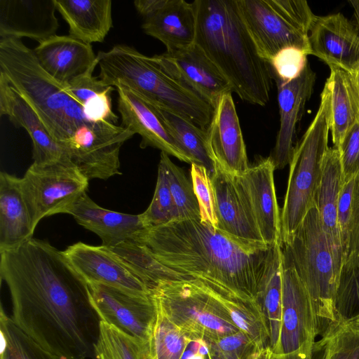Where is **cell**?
<instances>
[{
    "label": "cell",
    "mask_w": 359,
    "mask_h": 359,
    "mask_svg": "<svg viewBox=\"0 0 359 359\" xmlns=\"http://www.w3.org/2000/svg\"><path fill=\"white\" fill-rule=\"evenodd\" d=\"M349 256L359 257V175L354 179L352 195L351 213L346 258Z\"/></svg>",
    "instance_id": "cell-46"
},
{
    "label": "cell",
    "mask_w": 359,
    "mask_h": 359,
    "mask_svg": "<svg viewBox=\"0 0 359 359\" xmlns=\"http://www.w3.org/2000/svg\"><path fill=\"white\" fill-rule=\"evenodd\" d=\"M307 56L294 48L279 52L268 62L273 79L287 82L297 77L308 64Z\"/></svg>",
    "instance_id": "cell-40"
},
{
    "label": "cell",
    "mask_w": 359,
    "mask_h": 359,
    "mask_svg": "<svg viewBox=\"0 0 359 359\" xmlns=\"http://www.w3.org/2000/svg\"><path fill=\"white\" fill-rule=\"evenodd\" d=\"M93 72L90 71L66 86L68 93L81 106L109 87L104 85L99 78L93 76Z\"/></svg>",
    "instance_id": "cell-45"
},
{
    "label": "cell",
    "mask_w": 359,
    "mask_h": 359,
    "mask_svg": "<svg viewBox=\"0 0 359 359\" xmlns=\"http://www.w3.org/2000/svg\"><path fill=\"white\" fill-rule=\"evenodd\" d=\"M346 327L359 333V310L341 323Z\"/></svg>",
    "instance_id": "cell-51"
},
{
    "label": "cell",
    "mask_w": 359,
    "mask_h": 359,
    "mask_svg": "<svg viewBox=\"0 0 359 359\" xmlns=\"http://www.w3.org/2000/svg\"><path fill=\"white\" fill-rule=\"evenodd\" d=\"M309 41L311 55L328 66L353 74L359 67V31L342 13L316 16L312 22Z\"/></svg>",
    "instance_id": "cell-17"
},
{
    "label": "cell",
    "mask_w": 359,
    "mask_h": 359,
    "mask_svg": "<svg viewBox=\"0 0 359 359\" xmlns=\"http://www.w3.org/2000/svg\"><path fill=\"white\" fill-rule=\"evenodd\" d=\"M54 0H0V39L28 37L39 42L59 27Z\"/></svg>",
    "instance_id": "cell-22"
},
{
    "label": "cell",
    "mask_w": 359,
    "mask_h": 359,
    "mask_svg": "<svg viewBox=\"0 0 359 359\" xmlns=\"http://www.w3.org/2000/svg\"><path fill=\"white\" fill-rule=\"evenodd\" d=\"M157 109L177 147L194 163L204 166L210 175L215 167L206 148V130L177 114L159 107Z\"/></svg>",
    "instance_id": "cell-30"
},
{
    "label": "cell",
    "mask_w": 359,
    "mask_h": 359,
    "mask_svg": "<svg viewBox=\"0 0 359 359\" xmlns=\"http://www.w3.org/2000/svg\"><path fill=\"white\" fill-rule=\"evenodd\" d=\"M135 240L177 273L223 296L248 300L259 297L281 245L236 238L200 219L144 229Z\"/></svg>",
    "instance_id": "cell-2"
},
{
    "label": "cell",
    "mask_w": 359,
    "mask_h": 359,
    "mask_svg": "<svg viewBox=\"0 0 359 359\" xmlns=\"http://www.w3.org/2000/svg\"><path fill=\"white\" fill-rule=\"evenodd\" d=\"M353 75L354 76L357 86L359 90V67Z\"/></svg>",
    "instance_id": "cell-55"
},
{
    "label": "cell",
    "mask_w": 359,
    "mask_h": 359,
    "mask_svg": "<svg viewBox=\"0 0 359 359\" xmlns=\"http://www.w3.org/2000/svg\"><path fill=\"white\" fill-rule=\"evenodd\" d=\"M1 355L6 359H65L51 353L20 330L4 311L0 312Z\"/></svg>",
    "instance_id": "cell-33"
},
{
    "label": "cell",
    "mask_w": 359,
    "mask_h": 359,
    "mask_svg": "<svg viewBox=\"0 0 359 359\" xmlns=\"http://www.w3.org/2000/svg\"><path fill=\"white\" fill-rule=\"evenodd\" d=\"M189 359H204L203 355L199 354L198 353H194L191 355Z\"/></svg>",
    "instance_id": "cell-56"
},
{
    "label": "cell",
    "mask_w": 359,
    "mask_h": 359,
    "mask_svg": "<svg viewBox=\"0 0 359 359\" xmlns=\"http://www.w3.org/2000/svg\"><path fill=\"white\" fill-rule=\"evenodd\" d=\"M67 214L76 222L96 233L102 245L112 248L135 239L145 229L140 215H130L107 210L95 203L86 193L71 206Z\"/></svg>",
    "instance_id": "cell-24"
},
{
    "label": "cell",
    "mask_w": 359,
    "mask_h": 359,
    "mask_svg": "<svg viewBox=\"0 0 359 359\" xmlns=\"http://www.w3.org/2000/svg\"><path fill=\"white\" fill-rule=\"evenodd\" d=\"M344 181L359 175V121L346 133L339 148Z\"/></svg>",
    "instance_id": "cell-42"
},
{
    "label": "cell",
    "mask_w": 359,
    "mask_h": 359,
    "mask_svg": "<svg viewBox=\"0 0 359 359\" xmlns=\"http://www.w3.org/2000/svg\"><path fill=\"white\" fill-rule=\"evenodd\" d=\"M281 247L311 297L318 335H327L339 325L334 299L341 264L323 229L316 204Z\"/></svg>",
    "instance_id": "cell-6"
},
{
    "label": "cell",
    "mask_w": 359,
    "mask_h": 359,
    "mask_svg": "<svg viewBox=\"0 0 359 359\" xmlns=\"http://www.w3.org/2000/svg\"><path fill=\"white\" fill-rule=\"evenodd\" d=\"M231 317L233 323L242 330L249 332V325L245 317L237 311L232 310Z\"/></svg>",
    "instance_id": "cell-50"
},
{
    "label": "cell",
    "mask_w": 359,
    "mask_h": 359,
    "mask_svg": "<svg viewBox=\"0 0 359 359\" xmlns=\"http://www.w3.org/2000/svg\"><path fill=\"white\" fill-rule=\"evenodd\" d=\"M195 43L243 101L265 106L272 75L258 53L239 13L236 0H195Z\"/></svg>",
    "instance_id": "cell-3"
},
{
    "label": "cell",
    "mask_w": 359,
    "mask_h": 359,
    "mask_svg": "<svg viewBox=\"0 0 359 359\" xmlns=\"http://www.w3.org/2000/svg\"><path fill=\"white\" fill-rule=\"evenodd\" d=\"M210 177L215 196L217 228L236 238L263 242L235 175L215 168Z\"/></svg>",
    "instance_id": "cell-23"
},
{
    "label": "cell",
    "mask_w": 359,
    "mask_h": 359,
    "mask_svg": "<svg viewBox=\"0 0 359 359\" xmlns=\"http://www.w3.org/2000/svg\"><path fill=\"white\" fill-rule=\"evenodd\" d=\"M273 165L261 158L235 178L250 208L262 241L269 245L281 243L280 212L273 180Z\"/></svg>",
    "instance_id": "cell-16"
},
{
    "label": "cell",
    "mask_w": 359,
    "mask_h": 359,
    "mask_svg": "<svg viewBox=\"0 0 359 359\" xmlns=\"http://www.w3.org/2000/svg\"><path fill=\"white\" fill-rule=\"evenodd\" d=\"M191 165V180L199 207L200 219L217 228L215 196L210 174L201 165L194 163Z\"/></svg>",
    "instance_id": "cell-39"
},
{
    "label": "cell",
    "mask_w": 359,
    "mask_h": 359,
    "mask_svg": "<svg viewBox=\"0 0 359 359\" xmlns=\"http://www.w3.org/2000/svg\"><path fill=\"white\" fill-rule=\"evenodd\" d=\"M330 92L325 83L317 113L295 144L289 164L287 187L280 212L281 243L292 234L315 205L323 159L330 147Z\"/></svg>",
    "instance_id": "cell-7"
},
{
    "label": "cell",
    "mask_w": 359,
    "mask_h": 359,
    "mask_svg": "<svg viewBox=\"0 0 359 359\" xmlns=\"http://www.w3.org/2000/svg\"><path fill=\"white\" fill-rule=\"evenodd\" d=\"M198 353L201 355H205L208 353V349L205 344H201L198 349Z\"/></svg>",
    "instance_id": "cell-53"
},
{
    "label": "cell",
    "mask_w": 359,
    "mask_h": 359,
    "mask_svg": "<svg viewBox=\"0 0 359 359\" xmlns=\"http://www.w3.org/2000/svg\"><path fill=\"white\" fill-rule=\"evenodd\" d=\"M111 249L134 271L150 290L163 280L189 278L163 266L143 244L135 239L126 241Z\"/></svg>",
    "instance_id": "cell-31"
},
{
    "label": "cell",
    "mask_w": 359,
    "mask_h": 359,
    "mask_svg": "<svg viewBox=\"0 0 359 359\" xmlns=\"http://www.w3.org/2000/svg\"><path fill=\"white\" fill-rule=\"evenodd\" d=\"M328 336L327 359H359V333L341 323Z\"/></svg>",
    "instance_id": "cell-41"
},
{
    "label": "cell",
    "mask_w": 359,
    "mask_h": 359,
    "mask_svg": "<svg viewBox=\"0 0 359 359\" xmlns=\"http://www.w3.org/2000/svg\"><path fill=\"white\" fill-rule=\"evenodd\" d=\"M328 340L327 334L316 341L311 348L288 355H279L278 359H327Z\"/></svg>",
    "instance_id": "cell-47"
},
{
    "label": "cell",
    "mask_w": 359,
    "mask_h": 359,
    "mask_svg": "<svg viewBox=\"0 0 359 359\" xmlns=\"http://www.w3.org/2000/svg\"><path fill=\"white\" fill-rule=\"evenodd\" d=\"M115 88L121 126L141 136V148L158 149L180 161L194 163L175 142L156 106L123 85L118 84Z\"/></svg>",
    "instance_id": "cell-18"
},
{
    "label": "cell",
    "mask_w": 359,
    "mask_h": 359,
    "mask_svg": "<svg viewBox=\"0 0 359 359\" xmlns=\"http://www.w3.org/2000/svg\"><path fill=\"white\" fill-rule=\"evenodd\" d=\"M354 179L344 183L338 202L337 224L343 252V262L346 258L347 252Z\"/></svg>",
    "instance_id": "cell-44"
},
{
    "label": "cell",
    "mask_w": 359,
    "mask_h": 359,
    "mask_svg": "<svg viewBox=\"0 0 359 359\" xmlns=\"http://www.w3.org/2000/svg\"><path fill=\"white\" fill-rule=\"evenodd\" d=\"M95 359H152L149 342L124 333L102 320L95 345Z\"/></svg>",
    "instance_id": "cell-32"
},
{
    "label": "cell",
    "mask_w": 359,
    "mask_h": 359,
    "mask_svg": "<svg viewBox=\"0 0 359 359\" xmlns=\"http://www.w3.org/2000/svg\"><path fill=\"white\" fill-rule=\"evenodd\" d=\"M151 57L163 70L213 108L222 95L232 93L228 81L195 43Z\"/></svg>",
    "instance_id": "cell-14"
},
{
    "label": "cell",
    "mask_w": 359,
    "mask_h": 359,
    "mask_svg": "<svg viewBox=\"0 0 359 359\" xmlns=\"http://www.w3.org/2000/svg\"><path fill=\"white\" fill-rule=\"evenodd\" d=\"M62 252L88 284H101L135 296L151 297L149 287L111 248L78 242Z\"/></svg>",
    "instance_id": "cell-13"
},
{
    "label": "cell",
    "mask_w": 359,
    "mask_h": 359,
    "mask_svg": "<svg viewBox=\"0 0 359 359\" xmlns=\"http://www.w3.org/2000/svg\"><path fill=\"white\" fill-rule=\"evenodd\" d=\"M282 325L279 355L311 348L318 335L311 297L289 256L282 249Z\"/></svg>",
    "instance_id": "cell-11"
},
{
    "label": "cell",
    "mask_w": 359,
    "mask_h": 359,
    "mask_svg": "<svg viewBox=\"0 0 359 359\" xmlns=\"http://www.w3.org/2000/svg\"><path fill=\"white\" fill-rule=\"evenodd\" d=\"M144 32L161 41L166 52L189 47L195 42L196 17L193 2L168 0L165 5L144 19Z\"/></svg>",
    "instance_id": "cell-26"
},
{
    "label": "cell",
    "mask_w": 359,
    "mask_h": 359,
    "mask_svg": "<svg viewBox=\"0 0 359 359\" xmlns=\"http://www.w3.org/2000/svg\"><path fill=\"white\" fill-rule=\"evenodd\" d=\"M132 131L107 121L88 122L60 142L71 161L90 180L121 175L119 154Z\"/></svg>",
    "instance_id": "cell-10"
},
{
    "label": "cell",
    "mask_w": 359,
    "mask_h": 359,
    "mask_svg": "<svg viewBox=\"0 0 359 359\" xmlns=\"http://www.w3.org/2000/svg\"><path fill=\"white\" fill-rule=\"evenodd\" d=\"M149 345L152 359H180L184 349L180 332L158 311Z\"/></svg>",
    "instance_id": "cell-38"
},
{
    "label": "cell",
    "mask_w": 359,
    "mask_h": 359,
    "mask_svg": "<svg viewBox=\"0 0 359 359\" xmlns=\"http://www.w3.org/2000/svg\"><path fill=\"white\" fill-rule=\"evenodd\" d=\"M0 76L29 102L60 144L79 126L90 122L66 86L43 69L21 39H0Z\"/></svg>",
    "instance_id": "cell-5"
},
{
    "label": "cell",
    "mask_w": 359,
    "mask_h": 359,
    "mask_svg": "<svg viewBox=\"0 0 359 359\" xmlns=\"http://www.w3.org/2000/svg\"><path fill=\"white\" fill-rule=\"evenodd\" d=\"M33 51L43 69L65 86L98 65L91 45L69 35H53L39 42Z\"/></svg>",
    "instance_id": "cell-21"
},
{
    "label": "cell",
    "mask_w": 359,
    "mask_h": 359,
    "mask_svg": "<svg viewBox=\"0 0 359 359\" xmlns=\"http://www.w3.org/2000/svg\"><path fill=\"white\" fill-rule=\"evenodd\" d=\"M359 310V257L349 256L341 265L334 299L337 325Z\"/></svg>",
    "instance_id": "cell-36"
},
{
    "label": "cell",
    "mask_w": 359,
    "mask_h": 359,
    "mask_svg": "<svg viewBox=\"0 0 359 359\" xmlns=\"http://www.w3.org/2000/svg\"><path fill=\"white\" fill-rule=\"evenodd\" d=\"M91 304L100 320L149 342L157 317L151 298L141 297L101 284H88Z\"/></svg>",
    "instance_id": "cell-12"
},
{
    "label": "cell",
    "mask_w": 359,
    "mask_h": 359,
    "mask_svg": "<svg viewBox=\"0 0 359 359\" xmlns=\"http://www.w3.org/2000/svg\"><path fill=\"white\" fill-rule=\"evenodd\" d=\"M167 2L168 0H136L133 4L138 13L145 19L163 8Z\"/></svg>",
    "instance_id": "cell-48"
},
{
    "label": "cell",
    "mask_w": 359,
    "mask_h": 359,
    "mask_svg": "<svg viewBox=\"0 0 359 359\" xmlns=\"http://www.w3.org/2000/svg\"><path fill=\"white\" fill-rule=\"evenodd\" d=\"M330 68L325 83L330 92V131L334 147L339 148L346 133L359 121V90L352 74Z\"/></svg>",
    "instance_id": "cell-29"
},
{
    "label": "cell",
    "mask_w": 359,
    "mask_h": 359,
    "mask_svg": "<svg viewBox=\"0 0 359 359\" xmlns=\"http://www.w3.org/2000/svg\"><path fill=\"white\" fill-rule=\"evenodd\" d=\"M115 88L109 86L104 92L90 98L82 106L87 120L90 122L107 121L116 124L118 117L111 109V94Z\"/></svg>",
    "instance_id": "cell-43"
},
{
    "label": "cell",
    "mask_w": 359,
    "mask_h": 359,
    "mask_svg": "<svg viewBox=\"0 0 359 359\" xmlns=\"http://www.w3.org/2000/svg\"><path fill=\"white\" fill-rule=\"evenodd\" d=\"M0 276L20 330L65 359H95L100 319L88 283L62 251L32 238L0 253Z\"/></svg>",
    "instance_id": "cell-1"
},
{
    "label": "cell",
    "mask_w": 359,
    "mask_h": 359,
    "mask_svg": "<svg viewBox=\"0 0 359 359\" xmlns=\"http://www.w3.org/2000/svg\"><path fill=\"white\" fill-rule=\"evenodd\" d=\"M316 81V74L308 63L295 79L282 82L275 81L278 89L280 128L276 144L269 156L274 169L280 170L290 164L296 137L297 125L300 121Z\"/></svg>",
    "instance_id": "cell-19"
},
{
    "label": "cell",
    "mask_w": 359,
    "mask_h": 359,
    "mask_svg": "<svg viewBox=\"0 0 359 359\" xmlns=\"http://www.w3.org/2000/svg\"><path fill=\"white\" fill-rule=\"evenodd\" d=\"M241 18L260 56L269 62L294 48L311 55L309 32L316 15L304 0H236Z\"/></svg>",
    "instance_id": "cell-8"
},
{
    "label": "cell",
    "mask_w": 359,
    "mask_h": 359,
    "mask_svg": "<svg viewBox=\"0 0 359 359\" xmlns=\"http://www.w3.org/2000/svg\"><path fill=\"white\" fill-rule=\"evenodd\" d=\"M89 180L73 163H33L20 178L34 228L43 218L67 213L86 191Z\"/></svg>",
    "instance_id": "cell-9"
},
{
    "label": "cell",
    "mask_w": 359,
    "mask_h": 359,
    "mask_svg": "<svg viewBox=\"0 0 359 359\" xmlns=\"http://www.w3.org/2000/svg\"><path fill=\"white\" fill-rule=\"evenodd\" d=\"M252 359H271L270 356L266 353H262L259 355H255L252 358Z\"/></svg>",
    "instance_id": "cell-54"
},
{
    "label": "cell",
    "mask_w": 359,
    "mask_h": 359,
    "mask_svg": "<svg viewBox=\"0 0 359 359\" xmlns=\"http://www.w3.org/2000/svg\"><path fill=\"white\" fill-rule=\"evenodd\" d=\"M0 115L7 116L15 127L27 132L32 142L34 163H72L66 150L52 137L34 108L1 76Z\"/></svg>",
    "instance_id": "cell-20"
},
{
    "label": "cell",
    "mask_w": 359,
    "mask_h": 359,
    "mask_svg": "<svg viewBox=\"0 0 359 359\" xmlns=\"http://www.w3.org/2000/svg\"><path fill=\"white\" fill-rule=\"evenodd\" d=\"M69 35L90 45L102 42L113 27L111 0H54Z\"/></svg>",
    "instance_id": "cell-28"
},
{
    "label": "cell",
    "mask_w": 359,
    "mask_h": 359,
    "mask_svg": "<svg viewBox=\"0 0 359 359\" xmlns=\"http://www.w3.org/2000/svg\"><path fill=\"white\" fill-rule=\"evenodd\" d=\"M282 247L278 250L259 295L264 303L271 327L272 347L279 353L282 325Z\"/></svg>",
    "instance_id": "cell-35"
},
{
    "label": "cell",
    "mask_w": 359,
    "mask_h": 359,
    "mask_svg": "<svg viewBox=\"0 0 359 359\" xmlns=\"http://www.w3.org/2000/svg\"><path fill=\"white\" fill-rule=\"evenodd\" d=\"M344 183L339 151L334 147H329L323 159L322 177L316 194L315 204L323 229L341 265L343 252L337 224V208Z\"/></svg>",
    "instance_id": "cell-27"
},
{
    "label": "cell",
    "mask_w": 359,
    "mask_h": 359,
    "mask_svg": "<svg viewBox=\"0 0 359 359\" xmlns=\"http://www.w3.org/2000/svg\"><path fill=\"white\" fill-rule=\"evenodd\" d=\"M244 341V337L241 334L226 337L219 343V348L225 351H232L240 348Z\"/></svg>",
    "instance_id": "cell-49"
},
{
    "label": "cell",
    "mask_w": 359,
    "mask_h": 359,
    "mask_svg": "<svg viewBox=\"0 0 359 359\" xmlns=\"http://www.w3.org/2000/svg\"><path fill=\"white\" fill-rule=\"evenodd\" d=\"M99 79L107 86L123 85L154 106L177 114L202 129L214 108L135 48L117 44L97 55Z\"/></svg>",
    "instance_id": "cell-4"
},
{
    "label": "cell",
    "mask_w": 359,
    "mask_h": 359,
    "mask_svg": "<svg viewBox=\"0 0 359 359\" xmlns=\"http://www.w3.org/2000/svg\"><path fill=\"white\" fill-rule=\"evenodd\" d=\"M232 93L222 95L206 129V148L215 168L241 175L250 168Z\"/></svg>",
    "instance_id": "cell-15"
},
{
    "label": "cell",
    "mask_w": 359,
    "mask_h": 359,
    "mask_svg": "<svg viewBox=\"0 0 359 359\" xmlns=\"http://www.w3.org/2000/svg\"><path fill=\"white\" fill-rule=\"evenodd\" d=\"M145 229L168 224L177 219V213L163 168L158 165L156 185L151 202L140 214Z\"/></svg>",
    "instance_id": "cell-37"
},
{
    "label": "cell",
    "mask_w": 359,
    "mask_h": 359,
    "mask_svg": "<svg viewBox=\"0 0 359 359\" xmlns=\"http://www.w3.org/2000/svg\"><path fill=\"white\" fill-rule=\"evenodd\" d=\"M158 165L164 170L177 219H200L199 207L192 182L188 180L183 170L163 151L161 152Z\"/></svg>",
    "instance_id": "cell-34"
},
{
    "label": "cell",
    "mask_w": 359,
    "mask_h": 359,
    "mask_svg": "<svg viewBox=\"0 0 359 359\" xmlns=\"http://www.w3.org/2000/svg\"><path fill=\"white\" fill-rule=\"evenodd\" d=\"M35 228L22 193L20 178L0 172V253L33 238Z\"/></svg>",
    "instance_id": "cell-25"
},
{
    "label": "cell",
    "mask_w": 359,
    "mask_h": 359,
    "mask_svg": "<svg viewBox=\"0 0 359 359\" xmlns=\"http://www.w3.org/2000/svg\"><path fill=\"white\" fill-rule=\"evenodd\" d=\"M349 3L354 9V14L357 21L358 29L359 31V0H351Z\"/></svg>",
    "instance_id": "cell-52"
}]
</instances>
